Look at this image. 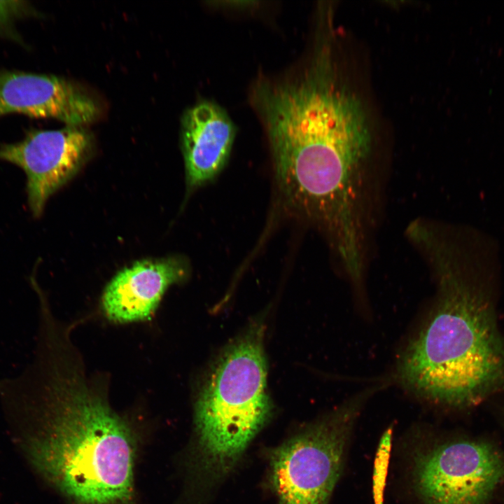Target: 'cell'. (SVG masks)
Segmentation results:
<instances>
[{
	"label": "cell",
	"instance_id": "cell-1",
	"mask_svg": "<svg viewBox=\"0 0 504 504\" xmlns=\"http://www.w3.org/2000/svg\"><path fill=\"white\" fill-rule=\"evenodd\" d=\"M251 100L286 204L318 224L335 248H356L372 139L363 106L339 80L331 52L316 50L298 69L259 77Z\"/></svg>",
	"mask_w": 504,
	"mask_h": 504
},
{
	"label": "cell",
	"instance_id": "cell-2",
	"mask_svg": "<svg viewBox=\"0 0 504 504\" xmlns=\"http://www.w3.org/2000/svg\"><path fill=\"white\" fill-rule=\"evenodd\" d=\"M9 395L38 410L28 452L41 474L74 504H130L134 432L86 376L69 340L43 346Z\"/></svg>",
	"mask_w": 504,
	"mask_h": 504
},
{
	"label": "cell",
	"instance_id": "cell-3",
	"mask_svg": "<svg viewBox=\"0 0 504 504\" xmlns=\"http://www.w3.org/2000/svg\"><path fill=\"white\" fill-rule=\"evenodd\" d=\"M434 246L437 298L401 353L396 376L418 398L467 409L504 391V335L492 281L454 246Z\"/></svg>",
	"mask_w": 504,
	"mask_h": 504
},
{
	"label": "cell",
	"instance_id": "cell-4",
	"mask_svg": "<svg viewBox=\"0 0 504 504\" xmlns=\"http://www.w3.org/2000/svg\"><path fill=\"white\" fill-rule=\"evenodd\" d=\"M266 375L258 332L231 346L214 366L195 408L198 465L207 478L227 472L267 421Z\"/></svg>",
	"mask_w": 504,
	"mask_h": 504
},
{
	"label": "cell",
	"instance_id": "cell-5",
	"mask_svg": "<svg viewBox=\"0 0 504 504\" xmlns=\"http://www.w3.org/2000/svg\"><path fill=\"white\" fill-rule=\"evenodd\" d=\"M379 387L356 393L273 451L270 480L279 504H328L356 419Z\"/></svg>",
	"mask_w": 504,
	"mask_h": 504
},
{
	"label": "cell",
	"instance_id": "cell-6",
	"mask_svg": "<svg viewBox=\"0 0 504 504\" xmlns=\"http://www.w3.org/2000/svg\"><path fill=\"white\" fill-rule=\"evenodd\" d=\"M415 489L424 504H487L504 478V458L482 440L440 444L414 460Z\"/></svg>",
	"mask_w": 504,
	"mask_h": 504
},
{
	"label": "cell",
	"instance_id": "cell-7",
	"mask_svg": "<svg viewBox=\"0 0 504 504\" xmlns=\"http://www.w3.org/2000/svg\"><path fill=\"white\" fill-rule=\"evenodd\" d=\"M91 134L83 126L33 130L20 141L0 146V160L20 167L27 178L29 209L42 214L48 198L68 182L89 158Z\"/></svg>",
	"mask_w": 504,
	"mask_h": 504
},
{
	"label": "cell",
	"instance_id": "cell-8",
	"mask_svg": "<svg viewBox=\"0 0 504 504\" xmlns=\"http://www.w3.org/2000/svg\"><path fill=\"white\" fill-rule=\"evenodd\" d=\"M9 113L83 126L98 117L99 109L91 96L66 79L6 71L0 74V116Z\"/></svg>",
	"mask_w": 504,
	"mask_h": 504
},
{
	"label": "cell",
	"instance_id": "cell-9",
	"mask_svg": "<svg viewBox=\"0 0 504 504\" xmlns=\"http://www.w3.org/2000/svg\"><path fill=\"white\" fill-rule=\"evenodd\" d=\"M187 269L179 258L144 260L124 268L102 294L105 316L120 323L150 318L167 288L183 280Z\"/></svg>",
	"mask_w": 504,
	"mask_h": 504
},
{
	"label": "cell",
	"instance_id": "cell-10",
	"mask_svg": "<svg viewBox=\"0 0 504 504\" xmlns=\"http://www.w3.org/2000/svg\"><path fill=\"white\" fill-rule=\"evenodd\" d=\"M181 134L187 186L195 189L222 170L230 156L235 128L223 108L203 101L185 112Z\"/></svg>",
	"mask_w": 504,
	"mask_h": 504
},
{
	"label": "cell",
	"instance_id": "cell-11",
	"mask_svg": "<svg viewBox=\"0 0 504 504\" xmlns=\"http://www.w3.org/2000/svg\"><path fill=\"white\" fill-rule=\"evenodd\" d=\"M393 428L388 427L382 435L375 454L372 474L374 504H384V492L389 465Z\"/></svg>",
	"mask_w": 504,
	"mask_h": 504
},
{
	"label": "cell",
	"instance_id": "cell-12",
	"mask_svg": "<svg viewBox=\"0 0 504 504\" xmlns=\"http://www.w3.org/2000/svg\"><path fill=\"white\" fill-rule=\"evenodd\" d=\"M23 1H0V27L27 11Z\"/></svg>",
	"mask_w": 504,
	"mask_h": 504
}]
</instances>
